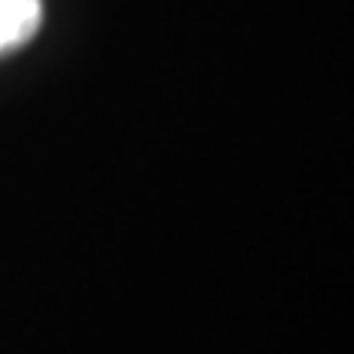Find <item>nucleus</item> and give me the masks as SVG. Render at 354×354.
Segmentation results:
<instances>
[{"instance_id":"nucleus-1","label":"nucleus","mask_w":354,"mask_h":354,"mask_svg":"<svg viewBox=\"0 0 354 354\" xmlns=\"http://www.w3.org/2000/svg\"><path fill=\"white\" fill-rule=\"evenodd\" d=\"M43 24V0H0V56L20 50Z\"/></svg>"}]
</instances>
